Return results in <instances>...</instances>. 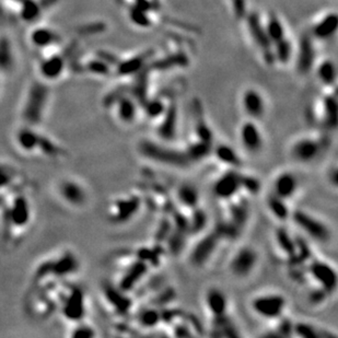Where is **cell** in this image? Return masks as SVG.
Here are the masks:
<instances>
[{"instance_id":"6da1fadb","label":"cell","mask_w":338,"mask_h":338,"mask_svg":"<svg viewBox=\"0 0 338 338\" xmlns=\"http://www.w3.org/2000/svg\"><path fill=\"white\" fill-rule=\"evenodd\" d=\"M81 269V262L77 253L72 250H63L41 261L32 275L35 287L49 283L67 282L76 276Z\"/></svg>"},{"instance_id":"7a4b0ae2","label":"cell","mask_w":338,"mask_h":338,"mask_svg":"<svg viewBox=\"0 0 338 338\" xmlns=\"http://www.w3.org/2000/svg\"><path fill=\"white\" fill-rule=\"evenodd\" d=\"M13 145L22 155L39 156L48 160L61 159L66 153L56 140L29 125H23L15 131Z\"/></svg>"},{"instance_id":"3957f363","label":"cell","mask_w":338,"mask_h":338,"mask_svg":"<svg viewBox=\"0 0 338 338\" xmlns=\"http://www.w3.org/2000/svg\"><path fill=\"white\" fill-rule=\"evenodd\" d=\"M169 144L145 139L138 144V152L144 158L163 166L171 168L188 167L192 162L189 161L184 149H177Z\"/></svg>"},{"instance_id":"277c9868","label":"cell","mask_w":338,"mask_h":338,"mask_svg":"<svg viewBox=\"0 0 338 338\" xmlns=\"http://www.w3.org/2000/svg\"><path fill=\"white\" fill-rule=\"evenodd\" d=\"M57 311L69 324L85 321L87 316V295L80 286L67 285L59 288Z\"/></svg>"},{"instance_id":"5b68a950","label":"cell","mask_w":338,"mask_h":338,"mask_svg":"<svg viewBox=\"0 0 338 338\" xmlns=\"http://www.w3.org/2000/svg\"><path fill=\"white\" fill-rule=\"evenodd\" d=\"M33 208L29 196L26 193H15L9 202L6 203L3 212L5 228L10 231L24 232L32 224Z\"/></svg>"},{"instance_id":"8992f818","label":"cell","mask_w":338,"mask_h":338,"mask_svg":"<svg viewBox=\"0 0 338 338\" xmlns=\"http://www.w3.org/2000/svg\"><path fill=\"white\" fill-rule=\"evenodd\" d=\"M328 143L324 137L304 135L295 138L289 147L290 158L300 164L316 161L325 151Z\"/></svg>"},{"instance_id":"52a82bcc","label":"cell","mask_w":338,"mask_h":338,"mask_svg":"<svg viewBox=\"0 0 338 338\" xmlns=\"http://www.w3.org/2000/svg\"><path fill=\"white\" fill-rule=\"evenodd\" d=\"M252 312L260 319L278 321L285 315L288 307L287 296L280 292L260 293L250 302Z\"/></svg>"},{"instance_id":"ba28073f","label":"cell","mask_w":338,"mask_h":338,"mask_svg":"<svg viewBox=\"0 0 338 338\" xmlns=\"http://www.w3.org/2000/svg\"><path fill=\"white\" fill-rule=\"evenodd\" d=\"M47 98V87L39 82H34L29 90L26 104L22 109V120L24 125L37 127L43 122Z\"/></svg>"},{"instance_id":"9c48e42d","label":"cell","mask_w":338,"mask_h":338,"mask_svg":"<svg viewBox=\"0 0 338 338\" xmlns=\"http://www.w3.org/2000/svg\"><path fill=\"white\" fill-rule=\"evenodd\" d=\"M55 194L62 204L72 209L84 208L89 200V193L85 184L72 176H64L57 181Z\"/></svg>"},{"instance_id":"30bf717a","label":"cell","mask_w":338,"mask_h":338,"mask_svg":"<svg viewBox=\"0 0 338 338\" xmlns=\"http://www.w3.org/2000/svg\"><path fill=\"white\" fill-rule=\"evenodd\" d=\"M290 220L298 227L299 230L308 235L312 240L319 243H327L332 238V230L322 219L313 215V213L295 209L291 211Z\"/></svg>"},{"instance_id":"8fae6325","label":"cell","mask_w":338,"mask_h":338,"mask_svg":"<svg viewBox=\"0 0 338 338\" xmlns=\"http://www.w3.org/2000/svg\"><path fill=\"white\" fill-rule=\"evenodd\" d=\"M260 264V253L252 245H242L232 254L228 263L229 273L235 278L250 277Z\"/></svg>"},{"instance_id":"7c38bea8","label":"cell","mask_w":338,"mask_h":338,"mask_svg":"<svg viewBox=\"0 0 338 338\" xmlns=\"http://www.w3.org/2000/svg\"><path fill=\"white\" fill-rule=\"evenodd\" d=\"M143 201L137 194H129L115 198L109 207V219L112 224L124 225L137 217Z\"/></svg>"},{"instance_id":"4fadbf2b","label":"cell","mask_w":338,"mask_h":338,"mask_svg":"<svg viewBox=\"0 0 338 338\" xmlns=\"http://www.w3.org/2000/svg\"><path fill=\"white\" fill-rule=\"evenodd\" d=\"M308 275L317 284L320 289L331 295L336 291L338 278L337 271L331 264L319 259H311L307 267Z\"/></svg>"},{"instance_id":"5bb4252c","label":"cell","mask_w":338,"mask_h":338,"mask_svg":"<svg viewBox=\"0 0 338 338\" xmlns=\"http://www.w3.org/2000/svg\"><path fill=\"white\" fill-rule=\"evenodd\" d=\"M242 192V173L240 170L229 169L219 175L212 184V193L218 200L229 202L236 198Z\"/></svg>"},{"instance_id":"9a60e30c","label":"cell","mask_w":338,"mask_h":338,"mask_svg":"<svg viewBox=\"0 0 338 338\" xmlns=\"http://www.w3.org/2000/svg\"><path fill=\"white\" fill-rule=\"evenodd\" d=\"M237 138L243 150L250 154H259L265 146V138L257 121L246 118L237 131Z\"/></svg>"},{"instance_id":"2e32d148","label":"cell","mask_w":338,"mask_h":338,"mask_svg":"<svg viewBox=\"0 0 338 338\" xmlns=\"http://www.w3.org/2000/svg\"><path fill=\"white\" fill-rule=\"evenodd\" d=\"M221 235L217 232L216 229L203 235L189 254V262L195 267H203L212 259L217 252L219 243L221 241Z\"/></svg>"},{"instance_id":"e0dca14e","label":"cell","mask_w":338,"mask_h":338,"mask_svg":"<svg viewBox=\"0 0 338 338\" xmlns=\"http://www.w3.org/2000/svg\"><path fill=\"white\" fill-rule=\"evenodd\" d=\"M106 103L114 106L115 116L124 125H130L136 121L138 105L133 97L124 94H112L106 98Z\"/></svg>"},{"instance_id":"ac0fdd59","label":"cell","mask_w":338,"mask_h":338,"mask_svg":"<svg viewBox=\"0 0 338 338\" xmlns=\"http://www.w3.org/2000/svg\"><path fill=\"white\" fill-rule=\"evenodd\" d=\"M241 106L247 118L260 122L266 114L265 97L255 88H247L241 96Z\"/></svg>"},{"instance_id":"d6986e66","label":"cell","mask_w":338,"mask_h":338,"mask_svg":"<svg viewBox=\"0 0 338 338\" xmlns=\"http://www.w3.org/2000/svg\"><path fill=\"white\" fill-rule=\"evenodd\" d=\"M299 177L292 171L285 170L279 172L274 177L273 184H271V193L289 202L299 192Z\"/></svg>"},{"instance_id":"ffe728a7","label":"cell","mask_w":338,"mask_h":338,"mask_svg":"<svg viewBox=\"0 0 338 338\" xmlns=\"http://www.w3.org/2000/svg\"><path fill=\"white\" fill-rule=\"evenodd\" d=\"M103 298L113 312L118 315H125L133 308V300L127 292L121 290L117 286L104 284L102 287Z\"/></svg>"},{"instance_id":"44dd1931","label":"cell","mask_w":338,"mask_h":338,"mask_svg":"<svg viewBox=\"0 0 338 338\" xmlns=\"http://www.w3.org/2000/svg\"><path fill=\"white\" fill-rule=\"evenodd\" d=\"M205 307L213 320H218L228 315L229 298L227 293L218 287H210L204 296Z\"/></svg>"},{"instance_id":"7402d4cb","label":"cell","mask_w":338,"mask_h":338,"mask_svg":"<svg viewBox=\"0 0 338 338\" xmlns=\"http://www.w3.org/2000/svg\"><path fill=\"white\" fill-rule=\"evenodd\" d=\"M148 268H149L148 264L136 257L135 261L131 262L125 268V270H124V273L122 274V277L120 278L116 286L121 290L128 293L129 291L133 290L140 280L146 276V274L148 273Z\"/></svg>"},{"instance_id":"603a6c76","label":"cell","mask_w":338,"mask_h":338,"mask_svg":"<svg viewBox=\"0 0 338 338\" xmlns=\"http://www.w3.org/2000/svg\"><path fill=\"white\" fill-rule=\"evenodd\" d=\"M274 241L278 252L283 255V256L292 264L296 257V253H298V242H296V237L290 234L284 227H278L274 232Z\"/></svg>"},{"instance_id":"cb8c5ba5","label":"cell","mask_w":338,"mask_h":338,"mask_svg":"<svg viewBox=\"0 0 338 338\" xmlns=\"http://www.w3.org/2000/svg\"><path fill=\"white\" fill-rule=\"evenodd\" d=\"M160 124L158 126V134L159 138L162 142L172 143L174 142L177 133V109L175 105L167 106V110L162 114L160 117Z\"/></svg>"},{"instance_id":"d4e9b609","label":"cell","mask_w":338,"mask_h":338,"mask_svg":"<svg viewBox=\"0 0 338 338\" xmlns=\"http://www.w3.org/2000/svg\"><path fill=\"white\" fill-rule=\"evenodd\" d=\"M337 100L334 92L324 95L320 103V117L326 129L334 130L337 127Z\"/></svg>"},{"instance_id":"484cf974","label":"cell","mask_w":338,"mask_h":338,"mask_svg":"<svg viewBox=\"0 0 338 338\" xmlns=\"http://www.w3.org/2000/svg\"><path fill=\"white\" fill-rule=\"evenodd\" d=\"M211 153H213L215 158L220 163L228 167V169L240 170L243 166V160L240 153L228 144H219L216 147H212Z\"/></svg>"},{"instance_id":"4316f807","label":"cell","mask_w":338,"mask_h":338,"mask_svg":"<svg viewBox=\"0 0 338 338\" xmlns=\"http://www.w3.org/2000/svg\"><path fill=\"white\" fill-rule=\"evenodd\" d=\"M247 22H249L247 24H249L250 33L254 38V42L256 43L257 46H260L264 56L268 57L267 58L268 62L274 61L273 51L270 49V46H273V45L270 44L269 39L267 38L266 33H265V31H264V28L261 24V22L259 21L257 16L255 14L250 15L249 19H247Z\"/></svg>"},{"instance_id":"83f0119b","label":"cell","mask_w":338,"mask_h":338,"mask_svg":"<svg viewBox=\"0 0 338 338\" xmlns=\"http://www.w3.org/2000/svg\"><path fill=\"white\" fill-rule=\"evenodd\" d=\"M265 203H266L267 210L277 221L285 222V221L290 220L292 210L289 208L288 201H286L284 198H280V197H278L277 195L270 192L266 196Z\"/></svg>"},{"instance_id":"f1b7e54d","label":"cell","mask_w":338,"mask_h":338,"mask_svg":"<svg viewBox=\"0 0 338 338\" xmlns=\"http://www.w3.org/2000/svg\"><path fill=\"white\" fill-rule=\"evenodd\" d=\"M338 27V16L335 12L327 13L322 19H320L312 29L314 37L320 39H327L333 36Z\"/></svg>"},{"instance_id":"f546056e","label":"cell","mask_w":338,"mask_h":338,"mask_svg":"<svg viewBox=\"0 0 338 338\" xmlns=\"http://www.w3.org/2000/svg\"><path fill=\"white\" fill-rule=\"evenodd\" d=\"M176 200L185 208L193 209L197 207L201 201L198 188L191 183L181 184L176 189Z\"/></svg>"},{"instance_id":"4dcf8cb0","label":"cell","mask_w":338,"mask_h":338,"mask_svg":"<svg viewBox=\"0 0 338 338\" xmlns=\"http://www.w3.org/2000/svg\"><path fill=\"white\" fill-rule=\"evenodd\" d=\"M263 28L271 45H275L286 38V29L284 23L275 13H270L267 16L265 26H263Z\"/></svg>"},{"instance_id":"1f68e13d","label":"cell","mask_w":338,"mask_h":338,"mask_svg":"<svg viewBox=\"0 0 338 338\" xmlns=\"http://www.w3.org/2000/svg\"><path fill=\"white\" fill-rule=\"evenodd\" d=\"M195 139L202 140V142L213 144V133L210 126L208 125L207 121L205 120L203 114V110L201 108V104L198 102L195 103Z\"/></svg>"},{"instance_id":"d6a6232c","label":"cell","mask_w":338,"mask_h":338,"mask_svg":"<svg viewBox=\"0 0 338 338\" xmlns=\"http://www.w3.org/2000/svg\"><path fill=\"white\" fill-rule=\"evenodd\" d=\"M186 155L188 156L189 161L192 163L196 161H201L211 153L212 151V144H208L202 142V140L195 139L193 142L188 143L187 147L184 149Z\"/></svg>"},{"instance_id":"836d02e7","label":"cell","mask_w":338,"mask_h":338,"mask_svg":"<svg viewBox=\"0 0 338 338\" xmlns=\"http://www.w3.org/2000/svg\"><path fill=\"white\" fill-rule=\"evenodd\" d=\"M314 59V52L311 39L308 36L301 38L300 48H299V58H298V68L301 72H308L311 69Z\"/></svg>"},{"instance_id":"e575fe53","label":"cell","mask_w":338,"mask_h":338,"mask_svg":"<svg viewBox=\"0 0 338 338\" xmlns=\"http://www.w3.org/2000/svg\"><path fill=\"white\" fill-rule=\"evenodd\" d=\"M336 66L331 59L322 61L316 68L317 79L326 87H332L336 82Z\"/></svg>"},{"instance_id":"d590c367","label":"cell","mask_w":338,"mask_h":338,"mask_svg":"<svg viewBox=\"0 0 338 338\" xmlns=\"http://www.w3.org/2000/svg\"><path fill=\"white\" fill-rule=\"evenodd\" d=\"M64 59L59 56H54L52 58L45 61L41 66V73L46 79H57L64 70Z\"/></svg>"},{"instance_id":"8d00e7d4","label":"cell","mask_w":338,"mask_h":338,"mask_svg":"<svg viewBox=\"0 0 338 338\" xmlns=\"http://www.w3.org/2000/svg\"><path fill=\"white\" fill-rule=\"evenodd\" d=\"M192 216L188 218V229L191 233H197L202 232V231L206 228L208 224V217L206 215V212L200 208V206L192 209Z\"/></svg>"},{"instance_id":"74e56055","label":"cell","mask_w":338,"mask_h":338,"mask_svg":"<svg viewBox=\"0 0 338 338\" xmlns=\"http://www.w3.org/2000/svg\"><path fill=\"white\" fill-rule=\"evenodd\" d=\"M161 254L159 246L153 247H143L136 253V257L142 260L148 265L151 266H158L161 262Z\"/></svg>"},{"instance_id":"f35d334b","label":"cell","mask_w":338,"mask_h":338,"mask_svg":"<svg viewBox=\"0 0 338 338\" xmlns=\"http://www.w3.org/2000/svg\"><path fill=\"white\" fill-rule=\"evenodd\" d=\"M162 321V313L156 309H146L138 315V323L143 327H155Z\"/></svg>"},{"instance_id":"ab89813d","label":"cell","mask_w":338,"mask_h":338,"mask_svg":"<svg viewBox=\"0 0 338 338\" xmlns=\"http://www.w3.org/2000/svg\"><path fill=\"white\" fill-rule=\"evenodd\" d=\"M273 46H275V51H273V57L275 61H278L280 64H287L291 59L292 45L287 37Z\"/></svg>"},{"instance_id":"60d3db41","label":"cell","mask_w":338,"mask_h":338,"mask_svg":"<svg viewBox=\"0 0 338 338\" xmlns=\"http://www.w3.org/2000/svg\"><path fill=\"white\" fill-rule=\"evenodd\" d=\"M72 327L68 333V337L71 338H92L96 336L95 328L91 325L86 323L85 321L71 324Z\"/></svg>"},{"instance_id":"b9f144b4","label":"cell","mask_w":338,"mask_h":338,"mask_svg":"<svg viewBox=\"0 0 338 338\" xmlns=\"http://www.w3.org/2000/svg\"><path fill=\"white\" fill-rule=\"evenodd\" d=\"M144 62H145L144 56L134 57V58L123 62V63L118 64V66H117V72L122 76L131 75V73L140 70Z\"/></svg>"},{"instance_id":"7bdbcfd3","label":"cell","mask_w":338,"mask_h":338,"mask_svg":"<svg viewBox=\"0 0 338 338\" xmlns=\"http://www.w3.org/2000/svg\"><path fill=\"white\" fill-rule=\"evenodd\" d=\"M293 335L300 336L303 338H317L321 337L317 328L310 323L298 322L293 323Z\"/></svg>"},{"instance_id":"ee69618b","label":"cell","mask_w":338,"mask_h":338,"mask_svg":"<svg viewBox=\"0 0 338 338\" xmlns=\"http://www.w3.org/2000/svg\"><path fill=\"white\" fill-rule=\"evenodd\" d=\"M130 20L140 28H149L152 24L149 15L142 7H136L130 10Z\"/></svg>"},{"instance_id":"f6af8a7d","label":"cell","mask_w":338,"mask_h":338,"mask_svg":"<svg viewBox=\"0 0 338 338\" xmlns=\"http://www.w3.org/2000/svg\"><path fill=\"white\" fill-rule=\"evenodd\" d=\"M32 42L37 46H46L54 42L55 36L52 31L47 29H37L32 33Z\"/></svg>"},{"instance_id":"bcb514c9","label":"cell","mask_w":338,"mask_h":338,"mask_svg":"<svg viewBox=\"0 0 338 338\" xmlns=\"http://www.w3.org/2000/svg\"><path fill=\"white\" fill-rule=\"evenodd\" d=\"M261 181L253 175L242 173V192H246L251 195H256L261 192Z\"/></svg>"},{"instance_id":"7dc6e473","label":"cell","mask_w":338,"mask_h":338,"mask_svg":"<svg viewBox=\"0 0 338 338\" xmlns=\"http://www.w3.org/2000/svg\"><path fill=\"white\" fill-rule=\"evenodd\" d=\"M12 65V56L9 42L6 38H0V68L9 69Z\"/></svg>"},{"instance_id":"c3c4849f","label":"cell","mask_w":338,"mask_h":338,"mask_svg":"<svg viewBox=\"0 0 338 338\" xmlns=\"http://www.w3.org/2000/svg\"><path fill=\"white\" fill-rule=\"evenodd\" d=\"M145 110L148 116L155 120V118H160L162 116V114L167 110V106L164 105V103L161 100L155 98V100L152 101H147L145 105Z\"/></svg>"},{"instance_id":"681fc988","label":"cell","mask_w":338,"mask_h":338,"mask_svg":"<svg viewBox=\"0 0 338 338\" xmlns=\"http://www.w3.org/2000/svg\"><path fill=\"white\" fill-rule=\"evenodd\" d=\"M41 11L39 6L34 0H23L21 15L26 21H32L36 19Z\"/></svg>"},{"instance_id":"f907efd6","label":"cell","mask_w":338,"mask_h":338,"mask_svg":"<svg viewBox=\"0 0 338 338\" xmlns=\"http://www.w3.org/2000/svg\"><path fill=\"white\" fill-rule=\"evenodd\" d=\"M14 172L8 167H0V191H3V189L8 191V189L11 188V184L16 177Z\"/></svg>"},{"instance_id":"816d5d0a","label":"cell","mask_w":338,"mask_h":338,"mask_svg":"<svg viewBox=\"0 0 338 338\" xmlns=\"http://www.w3.org/2000/svg\"><path fill=\"white\" fill-rule=\"evenodd\" d=\"M87 69L96 75H108L110 72V67L106 62L98 58L96 61H91L87 65Z\"/></svg>"},{"instance_id":"f5cc1de1","label":"cell","mask_w":338,"mask_h":338,"mask_svg":"<svg viewBox=\"0 0 338 338\" xmlns=\"http://www.w3.org/2000/svg\"><path fill=\"white\" fill-rule=\"evenodd\" d=\"M328 180L333 183L334 187H337V168H336V166H334L332 169H329Z\"/></svg>"}]
</instances>
